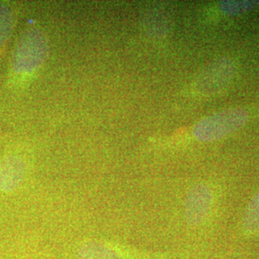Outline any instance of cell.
<instances>
[{
  "mask_svg": "<svg viewBox=\"0 0 259 259\" xmlns=\"http://www.w3.org/2000/svg\"><path fill=\"white\" fill-rule=\"evenodd\" d=\"M248 117V112L242 108L218 111L199 121L194 126L193 136L199 141H215L241 129Z\"/></svg>",
  "mask_w": 259,
  "mask_h": 259,
  "instance_id": "cell-1",
  "label": "cell"
},
{
  "mask_svg": "<svg viewBox=\"0 0 259 259\" xmlns=\"http://www.w3.org/2000/svg\"><path fill=\"white\" fill-rule=\"evenodd\" d=\"M48 53L47 37L39 29L27 30L19 39L14 54L15 71L28 74L36 71L42 65Z\"/></svg>",
  "mask_w": 259,
  "mask_h": 259,
  "instance_id": "cell-2",
  "label": "cell"
},
{
  "mask_svg": "<svg viewBox=\"0 0 259 259\" xmlns=\"http://www.w3.org/2000/svg\"><path fill=\"white\" fill-rule=\"evenodd\" d=\"M234 65L230 59H219L207 65L196 80L197 92L205 96L220 93L232 81Z\"/></svg>",
  "mask_w": 259,
  "mask_h": 259,
  "instance_id": "cell-3",
  "label": "cell"
},
{
  "mask_svg": "<svg viewBox=\"0 0 259 259\" xmlns=\"http://www.w3.org/2000/svg\"><path fill=\"white\" fill-rule=\"evenodd\" d=\"M212 202L210 188L204 184H199L191 188L185 202V217L190 225H199L207 216Z\"/></svg>",
  "mask_w": 259,
  "mask_h": 259,
  "instance_id": "cell-4",
  "label": "cell"
},
{
  "mask_svg": "<svg viewBox=\"0 0 259 259\" xmlns=\"http://www.w3.org/2000/svg\"><path fill=\"white\" fill-rule=\"evenodd\" d=\"M25 163L17 156L0 160V190L11 192L19 187L25 175Z\"/></svg>",
  "mask_w": 259,
  "mask_h": 259,
  "instance_id": "cell-5",
  "label": "cell"
},
{
  "mask_svg": "<svg viewBox=\"0 0 259 259\" xmlns=\"http://www.w3.org/2000/svg\"><path fill=\"white\" fill-rule=\"evenodd\" d=\"M79 259H121L117 252L98 242L84 243L78 251Z\"/></svg>",
  "mask_w": 259,
  "mask_h": 259,
  "instance_id": "cell-6",
  "label": "cell"
},
{
  "mask_svg": "<svg viewBox=\"0 0 259 259\" xmlns=\"http://www.w3.org/2000/svg\"><path fill=\"white\" fill-rule=\"evenodd\" d=\"M243 228L246 233L252 234L259 230V192L250 202L244 215Z\"/></svg>",
  "mask_w": 259,
  "mask_h": 259,
  "instance_id": "cell-7",
  "label": "cell"
},
{
  "mask_svg": "<svg viewBox=\"0 0 259 259\" xmlns=\"http://www.w3.org/2000/svg\"><path fill=\"white\" fill-rule=\"evenodd\" d=\"M259 5V1L240 0V1H222L220 2V9L226 16H239L248 13Z\"/></svg>",
  "mask_w": 259,
  "mask_h": 259,
  "instance_id": "cell-8",
  "label": "cell"
},
{
  "mask_svg": "<svg viewBox=\"0 0 259 259\" xmlns=\"http://www.w3.org/2000/svg\"><path fill=\"white\" fill-rule=\"evenodd\" d=\"M13 29V16L7 7L0 5V45L10 36Z\"/></svg>",
  "mask_w": 259,
  "mask_h": 259,
  "instance_id": "cell-9",
  "label": "cell"
}]
</instances>
